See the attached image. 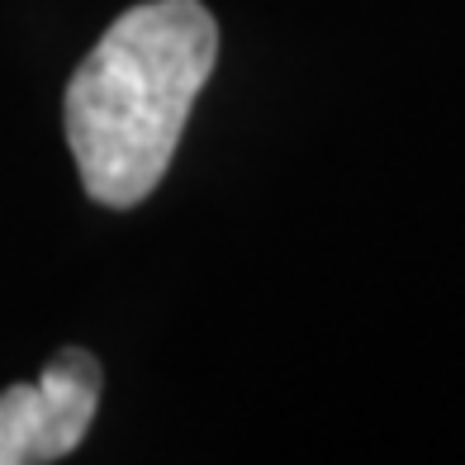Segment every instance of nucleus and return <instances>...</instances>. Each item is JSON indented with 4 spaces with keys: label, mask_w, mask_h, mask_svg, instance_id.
<instances>
[{
    "label": "nucleus",
    "mask_w": 465,
    "mask_h": 465,
    "mask_svg": "<svg viewBox=\"0 0 465 465\" xmlns=\"http://www.w3.org/2000/svg\"><path fill=\"white\" fill-rule=\"evenodd\" d=\"M214 57L200 0H147L104 29L67 86V147L95 204L134 209L157 190Z\"/></svg>",
    "instance_id": "nucleus-1"
},
{
    "label": "nucleus",
    "mask_w": 465,
    "mask_h": 465,
    "mask_svg": "<svg viewBox=\"0 0 465 465\" xmlns=\"http://www.w3.org/2000/svg\"><path fill=\"white\" fill-rule=\"evenodd\" d=\"M100 404V361L81 347L57 351L34 385L0 394V465H44L81 447Z\"/></svg>",
    "instance_id": "nucleus-2"
}]
</instances>
